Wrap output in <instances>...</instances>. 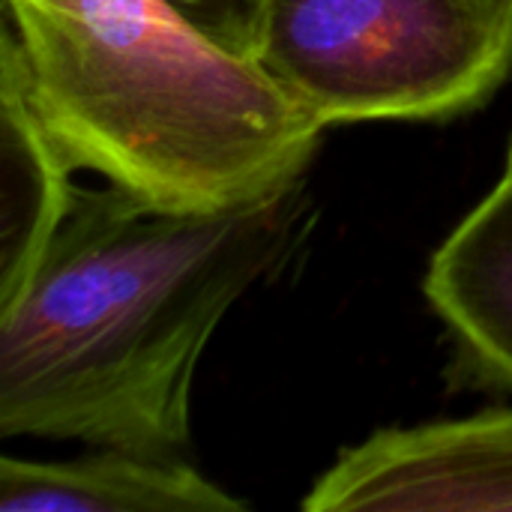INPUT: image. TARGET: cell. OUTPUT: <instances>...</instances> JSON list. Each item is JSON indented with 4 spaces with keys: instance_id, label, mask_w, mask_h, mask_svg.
Listing matches in <instances>:
<instances>
[{
    "instance_id": "obj_1",
    "label": "cell",
    "mask_w": 512,
    "mask_h": 512,
    "mask_svg": "<svg viewBox=\"0 0 512 512\" xmlns=\"http://www.w3.org/2000/svg\"><path fill=\"white\" fill-rule=\"evenodd\" d=\"M312 228L306 177L228 210L78 186L36 273L0 306V435L180 459L213 333Z\"/></svg>"
},
{
    "instance_id": "obj_2",
    "label": "cell",
    "mask_w": 512,
    "mask_h": 512,
    "mask_svg": "<svg viewBox=\"0 0 512 512\" xmlns=\"http://www.w3.org/2000/svg\"><path fill=\"white\" fill-rule=\"evenodd\" d=\"M0 42L72 168L159 207L270 198L327 132L168 0H3Z\"/></svg>"
},
{
    "instance_id": "obj_3",
    "label": "cell",
    "mask_w": 512,
    "mask_h": 512,
    "mask_svg": "<svg viewBox=\"0 0 512 512\" xmlns=\"http://www.w3.org/2000/svg\"><path fill=\"white\" fill-rule=\"evenodd\" d=\"M252 60L324 129L453 120L512 81V0H264Z\"/></svg>"
},
{
    "instance_id": "obj_4",
    "label": "cell",
    "mask_w": 512,
    "mask_h": 512,
    "mask_svg": "<svg viewBox=\"0 0 512 512\" xmlns=\"http://www.w3.org/2000/svg\"><path fill=\"white\" fill-rule=\"evenodd\" d=\"M306 512H512V408L378 429L312 483Z\"/></svg>"
},
{
    "instance_id": "obj_5",
    "label": "cell",
    "mask_w": 512,
    "mask_h": 512,
    "mask_svg": "<svg viewBox=\"0 0 512 512\" xmlns=\"http://www.w3.org/2000/svg\"><path fill=\"white\" fill-rule=\"evenodd\" d=\"M423 294L468 387L512 393V174L465 213L435 249Z\"/></svg>"
},
{
    "instance_id": "obj_6",
    "label": "cell",
    "mask_w": 512,
    "mask_h": 512,
    "mask_svg": "<svg viewBox=\"0 0 512 512\" xmlns=\"http://www.w3.org/2000/svg\"><path fill=\"white\" fill-rule=\"evenodd\" d=\"M249 507L183 456L114 447L66 462L0 459V512H243Z\"/></svg>"
},
{
    "instance_id": "obj_7",
    "label": "cell",
    "mask_w": 512,
    "mask_h": 512,
    "mask_svg": "<svg viewBox=\"0 0 512 512\" xmlns=\"http://www.w3.org/2000/svg\"><path fill=\"white\" fill-rule=\"evenodd\" d=\"M75 174L36 114L12 48L0 42V306L24 291L69 216Z\"/></svg>"
},
{
    "instance_id": "obj_8",
    "label": "cell",
    "mask_w": 512,
    "mask_h": 512,
    "mask_svg": "<svg viewBox=\"0 0 512 512\" xmlns=\"http://www.w3.org/2000/svg\"><path fill=\"white\" fill-rule=\"evenodd\" d=\"M204 36L225 51L252 60L264 15V0H168ZM255 63V60H252Z\"/></svg>"
},
{
    "instance_id": "obj_9",
    "label": "cell",
    "mask_w": 512,
    "mask_h": 512,
    "mask_svg": "<svg viewBox=\"0 0 512 512\" xmlns=\"http://www.w3.org/2000/svg\"><path fill=\"white\" fill-rule=\"evenodd\" d=\"M504 171H510L512 174V144H510V156H507V168H504Z\"/></svg>"
}]
</instances>
